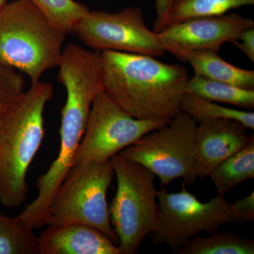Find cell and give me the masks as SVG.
Instances as JSON below:
<instances>
[{
  "label": "cell",
  "mask_w": 254,
  "mask_h": 254,
  "mask_svg": "<svg viewBox=\"0 0 254 254\" xmlns=\"http://www.w3.org/2000/svg\"><path fill=\"white\" fill-rule=\"evenodd\" d=\"M104 90L139 120H171L181 112L188 71L150 55L105 50L100 53Z\"/></svg>",
  "instance_id": "cell-1"
},
{
  "label": "cell",
  "mask_w": 254,
  "mask_h": 254,
  "mask_svg": "<svg viewBox=\"0 0 254 254\" xmlns=\"http://www.w3.org/2000/svg\"><path fill=\"white\" fill-rule=\"evenodd\" d=\"M54 91L50 83H32L0 115V203L18 208L27 198L28 168L44 137L43 113Z\"/></svg>",
  "instance_id": "cell-2"
},
{
  "label": "cell",
  "mask_w": 254,
  "mask_h": 254,
  "mask_svg": "<svg viewBox=\"0 0 254 254\" xmlns=\"http://www.w3.org/2000/svg\"><path fill=\"white\" fill-rule=\"evenodd\" d=\"M66 35L28 0L6 3L0 11V63L39 81L59 66Z\"/></svg>",
  "instance_id": "cell-3"
},
{
  "label": "cell",
  "mask_w": 254,
  "mask_h": 254,
  "mask_svg": "<svg viewBox=\"0 0 254 254\" xmlns=\"http://www.w3.org/2000/svg\"><path fill=\"white\" fill-rule=\"evenodd\" d=\"M111 161L118 190L109 207L110 222L118 237L120 254H134L158 224L156 176L143 165L119 153L112 157Z\"/></svg>",
  "instance_id": "cell-4"
},
{
  "label": "cell",
  "mask_w": 254,
  "mask_h": 254,
  "mask_svg": "<svg viewBox=\"0 0 254 254\" xmlns=\"http://www.w3.org/2000/svg\"><path fill=\"white\" fill-rule=\"evenodd\" d=\"M113 175L111 159L105 163L72 166L55 195L46 225H88L104 233L118 246L107 201Z\"/></svg>",
  "instance_id": "cell-5"
},
{
  "label": "cell",
  "mask_w": 254,
  "mask_h": 254,
  "mask_svg": "<svg viewBox=\"0 0 254 254\" xmlns=\"http://www.w3.org/2000/svg\"><path fill=\"white\" fill-rule=\"evenodd\" d=\"M197 124L180 112L167 125L146 133L120 151L127 160L141 164L158 177L160 186L183 178L194 183L195 136Z\"/></svg>",
  "instance_id": "cell-6"
},
{
  "label": "cell",
  "mask_w": 254,
  "mask_h": 254,
  "mask_svg": "<svg viewBox=\"0 0 254 254\" xmlns=\"http://www.w3.org/2000/svg\"><path fill=\"white\" fill-rule=\"evenodd\" d=\"M185 186L184 182L181 191L169 193L163 189L157 195L158 222L150 237L155 245L165 244L174 253L200 232L210 235L222 225L235 223L225 195L218 193L213 199L202 203Z\"/></svg>",
  "instance_id": "cell-7"
},
{
  "label": "cell",
  "mask_w": 254,
  "mask_h": 254,
  "mask_svg": "<svg viewBox=\"0 0 254 254\" xmlns=\"http://www.w3.org/2000/svg\"><path fill=\"white\" fill-rule=\"evenodd\" d=\"M170 120L133 118L105 91H102L92 103L84 134L72 166L105 163L146 133L165 126Z\"/></svg>",
  "instance_id": "cell-8"
},
{
  "label": "cell",
  "mask_w": 254,
  "mask_h": 254,
  "mask_svg": "<svg viewBox=\"0 0 254 254\" xmlns=\"http://www.w3.org/2000/svg\"><path fill=\"white\" fill-rule=\"evenodd\" d=\"M73 34L95 51L111 50L155 58L165 53L158 33L147 27L143 11L138 6L115 12L90 10Z\"/></svg>",
  "instance_id": "cell-9"
},
{
  "label": "cell",
  "mask_w": 254,
  "mask_h": 254,
  "mask_svg": "<svg viewBox=\"0 0 254 254\" xmlns=\"http://www.w3.org/2000/svg\"><path fill=\"white\" fill-rule=\"evenodd\" d=\"M254 27L252 18L237 14L191 18L169 26L158 33L165 53L182 61L190 52L210 50L218 53L223 44L240 38L244 31Z\"/></svg>",
  "instance_id": "cell-10"
},
{
  "label": "cell",
  "mask_w": 254,
  "mask_h": 254,
  "mask_svg": "<svg viewBox=\"0 0 254 254\" xmlns=\"http://www.w3.org/2000/svg\"><path fill=\"white\" fill-rule=\"evenodd\" d=\"M254 138L247 128L233 120H215L197 125L195 136L194 173L203 179L224 160L242 149Z\"/></svg>",
  "instance_id": "cell-11"
},
{
  "label": "cell",
  "mask_w": 254,
  "mask_h": 254,
  "mask_svg": "<svg viewBox=\"0 0 254 254\" xmlns=\"http://www.w3.org/2000/svg\"><path fill=\"white\" fill-rule=\"evenodd\" d=\"M38 237L40 254H120L109 237L86 225H48Z\"/></svg>",
  "instance_id": "cell-12"
},
{
  "label": "cell",
  "mask_w": 254,
  "mask_h": 254,
  "mask_svg": "<svg viewBox=\"0 0 254 254\" xmlns=\"http://www.w3.org/2000/svg\"><path fill=\"white\" fill-rule=\"evenodd\" d=\"M182 62L190 64L194 73L214 81L254 90V71L237 67L220 58L217 52L198 50L184 56Z\"/></svg>",
  "instance_id": "cell-13"
},
{
  "label": "cell",
  "mask_w": 254,
  "mask_h": 254,
  "mask_svg": "<svg viewBox=\"0 0 254 254\" xmlns=\"http://www.w3.org/2000/svg\"><path fill=\"white\" fill-rule=\"evenodd\" d=\"M185 92L208 101L227 103L246 110L254 109V90L208 79L196 73L189 78Z\"/></svg>",
  "instance_id": "cell-14"
},
{
  "label": "cell",
  "mask_w": 254,
  "mask_h": 254,
  "mask_svg": "<svg viewBox=\"0 0 254 254\" xmlns=\"http://www.w3.org/2000/svg\"><path fill=\"white\" fill-rule=\"evenodd\" d=\"M217 192L225 195L242 182L254 178V138L229 157L209 175Z\"/></svg>",
  "instance_id": "cell-15"
},
{
  "label": "cell",
  "mask_w": 254,
  "mask_h": 254,
  "mask_svg": "<svg viewBox=\"0 0 254 254\" xmlns=\"http://www.w3.org/2000/svg\"><path fill=\"white\" fill-rule=\"evenodd\" d=\"M254 4V0H177L162 23L158 33L191 18L225 14L230 10Z\"/></svg>",
  "instance_id": "cell-16"
},
{
  "label": "cell",
  "mask_w": 254,
  "mask_h": 254,
  "mask_svg": "<svg viewBox=\"0 0 254 254\" xmlns=\"http://www.w3.org/2000/svg\"><path fill=\"white\" fill-rule=\"evenodd\" d=\"M176 254H254V242L233 232H215L208 237H192Z\"/></svg>",
  "instance_id": "cell-17"
},
{
  "label": "cell",
  "mask_w": 254,
  "mask_h": 254,
  "mask_svg": "<svg viewBox=\"0 0 254 254\" xmlns=\"http://www.w3.org/2000/svg\"><path fill=\"white\" fill-rule=\"evenodd\" d=\"M181 111L196 124L227 119L236 120L246 128L254 129L253 112L226 108L188 93H185L182 98Z\"/></svg>",
  "instance_id": "cell-18"
},
{
  "label": "cell",
  "mask_w": 254,
  "mask_h": 254,
  "mask_svg": "<svg viewBox=\"0 0 254 254\" xmlns=\"http://www.w3.org/2000/svg\"><path fill=\"white\" fill-rule=\"evenodd\" d=\"M33 230L19 217L0 213V254H40Z\"/></svg>",
  "instance_id": "cell-19"
},
{
  "label": "cell",
  "mask_w": 254,
  "mask_h": 254,
  "mask_svg": "<svg viewBox=\"0 0 254 254\" xmlns=\"http://www.w3.org/2000/svg\"><path fill=\"white\" fill-rule=\"evenodd\" d=\"M65 33H73L90 11L86 4L74 0H28Z\"/></svg>",
  "instance_id": "cell-20"
},
{
  "label": "cell",
  "mask_w": 254,
  "mask_h": 254,
  "mask_svg": "<svg viewBox=\"0 0 254 254\" xmlns=\"http://www.w3.org/2000/svg\"><path fill=\"white\" fill-rule=\"evenodd\" d=\"M25 86L21 73L0 63V115L24 91Z\"/></svg>",
  "instance_id": "cell-21"
},
{
  "label": "cell",
  "mask_w": 254,
  "mask_h": 254,
  "mask_svg": "<svg viewBox=\"0 0 254 254\" xmlns=\"http://www.w3.org/2000/svg\"><path fill=\"white\" fill-rule=\"evenodd\" d=\"M230 213L235 223L243 225L254 220V191L230 204Z\"/></svg>",
  "instance_id": "cell-22"
},
{
  "label": "cell",
  "mask_w": 254,
  "mask_h": 254,
  "mask_svg": "<svg viewBox=\"0 0 254 254\" xmlns=\"http://www.w3.org/2000/svg\"><path fill=\"white\" fill-rule=\"evenodd\" d=\"M232 43L254 63V27L246 30L239 40Z\"/></svg>",
  "instance_id": "cell-23"
},
{
  "label": "cell",
  "mask_w": 254,
  "mask_h": 254,
  "mask_svg": "<svg viewBox=\"0 0 254 254\" xmlns=\"http://www.w3.org/2000/svg\"><path fill=\"white\" fill-rule=\"evenodd\" d=\"M177 0H155V9L156 16L153 23V31L158 33L162 23L166 17L172 6Z\"/></svg>",
  "instance_id": "cell-24"
},
{
  "label": "cell",
  "mask_w": 254,
  "mask_h": 254,
  "mask_svg": "<svg viewBox=\"0 0 254 254\" xmlns=\"http://www.w3.org/2000/svg\"><path fill=\"white\" fill-rule=\"evenodd\" d=\"M7 3V0H0V11Z\"/></svg>",
  "instance_id": "cell-25"
},
{
  "label": "cell",
  "mask_w": 254,
  "mask_h": 254,
  "mask_svg": "<svg viewBox=\"0 0 254 254\" xmlns=\"http://www.w3.org/2000/svg\"><path fill=\"white\" fill-rule=\"evenodd\" d=\"M95 1H102V0H95Z\"/></svg>",
  "instance_id": "cell-26"
}]
</instances>
